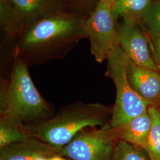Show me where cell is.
<instances>
[{"mask_svg": "<svg viewBox=\"0 0 160 160\" xmlns=\"http://www.w3.org/2000/svg\"><path fill=\"white\" fill-rule=\"evenodd\" d=\"M22 121L8 115H0V149L30 137Z\"/></svg>", "mask_w": 160, "mask_h": 160, "instance_id": "4fadbf2b", "label": "cell"}, {"mask_svg": "<svg viewBox=\"0 0 160 160\" xmlns=\"http://www.w3.org/2000/svg\"><path fill=\"white\" fill-rule=\"evenodd\" d=\"M107 61L106 76L113 80L116 90L110 125L117 128L147 112L149 105L132 89L127 77L130 59L120 46L111 51Z\"/></svg>", "mask_w": 160, "mask_h": 160, "instance_id": "277c9868", "label": "cell"}, {"mask_svg": "<svg viewBox=\"0 0 160 160\" xmlns=\"http://www.w3.org/2000/svg\"><path fill=\"white\" fill-rule=\"evenodd\" d=\"M119 140L110 123L98 128H87L60 149L59 155L72 160H112Z\"/></svg>", "mask_w": 160, "mask_h": 160, "instance_id": "5b68a950", "label": "cell"}, {"mask_svg": "<svg viewBox=\"0 0 160 160\" xmlns=\"http://www.w3.org/2000/svg\"><path fill=\"white\" fill-rule=\"evenodd\" d=\"M86 19L62 10L28 24L18 38L15 56L28 65L65 57L80 40L87 38Z\"/></svg>", "mask_w": 160, "mask_h": 160, "instance_id": "6da1fadb", "label": "cell"}, {"mask_svg": "<svg viewBox=\"0 0 160 160\" xmlns=\"http://www.w3.org/2000/svg\"><path fill=\"white\" fill-rule=\"evenodd\" d=\"M153 0H118L112 8L114 19L121 17L140 21L141 17Z\"/></svg>", "mask_w": 160, "mask_h": 160, "instance_id": "9a60e30c", "label": "cell"}, {"mask_svg": "<svg viewBox=\"0 0 160 160\" xmlns=\"http://www.w3.org/2000/svg\"><path fill=\"white\" fill-rule=\"evenodd\" d=\"M148 111L152 117V125L142 148L151 160H160V106H149Z\"/></svg>", "mask_w": 160, "mask_h": 160, "instance_id": "5bb4252c", "label": "cell"}, {"mask_svg": "<svg viewBox=\"0 0 160 160\" xmlns=\"http://www.w3.org/2000/svg\"><path fill=\"white\" fill-rule=\"evenodd\" d=\"M50 157H48L45 156H39L36 158L34 160H48Z\"/></svg>", "mask_w": 160, "mask_h": 160, "instance_id": "ffe728a7", "label": "cell"}, {"mask_svg": "<svg viewBox=\"0 0 160 160\" xmlns=\"http://www.w3.org/2000/svg\"><path fill=\"white\" fill-rule=\"evenodd\" d=\"M0 26L8 36L18 38L26 28L22 15L10 0H0Z\"/></svg>", "mask_w": 160, "mask_h": 160, "instance_id": "7c38bea8", "label": "cell"}, {"mask_svg": "<svg viewBox=\"0 0 160 160\" xmlns=\"http://www.w3.org/2000/svg\"></svg>", "mask_w": 160, "mask_h": 160, "instance_id": "7402d4cb", "label": "cell"}, {"mask_svg": "<svg viewBox=\"0 0 160 160\" xmlns=\"http://www.w3.org/2000/svg\"><path fill=\"white\" fill-rule=\"evenodd\" d=\"M118 45L130 61L139 66L158 71L151 55L147 34L141 24L132 18H123L118 28Z\"/></svg>", "mask_w": 160, "mask_h": 160, "instance_id": "52a82bcc", "label": "cell"}, {"mask_svg": "<svg viewBox=\"0 0 160 160\" xmlns=\"http://www.w3.org/2000/svg\"><path fill=\"white\" fill-rule=\"evenodd\" d=\"M10 1L22 15L26 26L42 17L65 10L64 3L62 0Z\"/></svg>", "mask_w": 160, "mask_h": 160, "instance_id": "8fae6325", "label": "cell"}, {"mask_svg": "<svg viewBox=\"0 0 160 160\" xmlns=\"http://www.w3.org/2000/svg\"><path fill=\"white\" fill-rule=\"evenodd\" d=\"M59 149L30 136L20 142L0 149V160H34L39 156L51 157Z\"/></svg>", "mask_w": 160, "mask_h": 160, "instance_id": "9c48e42d", "label": "cell"}, {"mask_svg": "<svg viewBox=\"0 0 160 160\" xmlns=\"http://www.w3.org/2000/svg\"><path fill=\"white\" fill-rule=\"evenodd\" d=\"M112 160H151V158L142 147L119 141L115 147Z\"/></svg>", "mask_w": 160, "mask_h": 160, "instance_id": "2e32d148", "label": "cell"}, {"mask_svg": "<svg viewBox=\"0 0 160 160\" xmlns=\"http://www.w3.org/2000/svg\"><path fill=\"white\" fill-rule=\"evenodd\" d=\"M145 33L148 38L151 55L160 73V34L150 33L147 32Z\"/></svg>", "mask_w": 160, "mask_h": 160, "instance_id": "ac0fdd59", "label": "cell"}, {"mask_svg": "<svg viewBox=\"0 0 160 160\" xmlns=\"http://www.w3.org/2000/svg\"><path fill=\"white\" fill-rule=\"evenodd\" d=\"M152 125V117L147 111L126 123L113 128L119 141H126L142 147L148 137Z\"/></svg>", "mask_w": 160, "mask_h": 160, "instance_id": "30bf717a", "label": "cell"}, {"mask_svg": "<svg viewBox=\"0 0 160 160\" xmlns=\"http://www.w3.org/2000/svg\"><path fill=\"white\" fill-rule=\"evenodd\" d=\"M87 38L90 42L92 55L98 63L107 60L109 53L118 45V29L112 7L98 1L85 22Z\"/></svg>", "mask_w": 160, "mask_h": 160, "instance_id": "8992f818", "label": "cell"}, {"mask_svg": "<svg viewBox=\"0 0 160 160\" xmlns=\"http://www.w3.org/2000/svg\"></svg>", "mask_w": 160, "mask_h": 160, "instance_id": "44dd1931", "label": "cell"}, {"mask_svg": "<svg viewBox=\"0 0 160 160\" xmlns=\"http://www.w3.org/2000/svg\"><path fill=\"white\" fill-rule=\"evenodd\" d=\"M98 1H102L104 2L105 3L108 4V5L110 6L112 8L115 5V4L117 2L118 0H98Z\"/></svg>", "mask_w": 160, "mask_h": 160, "instance_id": "d6986e66", "label": "cell"}, {"mask_svg": "<svg viewBox=\"0 0 160 160\" xmlns=\"http://www.w3.org/2000/svg\"><path fill=\"white\" fill-rule=\"evenodd\" d=\"M143 30L150 33L160 34V0H153L140 18Z\"/></svg>", "mask_w": 160, "mask_h": 160, "instance_id": "e0dca14e", "label": "cell"}, {"mask_svg": "<svg viewBox=\"0 0 160 160\" xmlns=\"http://www.w3.org/2000/svg\"><path fill=\"white\" fill-rule=\"evenodd\" d=\"M127 77L132 89L149 106H160V73L130 61Z\"/></svg>", "mask_w": 160, "mask_h": 160, "instance_id": "ba28073f", "label": "cell"}, {"mask_svg": "<svg viewBox=\"0 0 160 160\" xmlns=\"http://www.w3.org/2000/svg\"><path fill=\"white\" fill-rule=\"evenodd\" d=\"M10 78L0 87V115H8L30 124L50 118L55 108L38 92L29 74V65L14 56Z\"/></svg>", "mask_w": 160, "mask_h": 160, "instance_id": "3957f363", "label": "cell"}, {"mask_svg": "<svg viewBox=\"0 0 160 160\" xmlns=\"http://www.w3.org/2000/svg\"><path fill=\"white\" fill-rule=\"evenodd\" d=\"M113 106L76 102L62 108L46 120L24 124L29 135L58 148L69 143L81 131L110 123Z\"/></svg>", "mask_w": 160, "mask_h": 160, "instance_id": "7a4b0ae2", "label": "cell"}]
</instances>
